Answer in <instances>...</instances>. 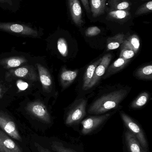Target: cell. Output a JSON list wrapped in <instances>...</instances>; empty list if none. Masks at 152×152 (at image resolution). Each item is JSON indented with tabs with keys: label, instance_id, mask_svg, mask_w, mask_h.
<instances>
[{
	"label": "cell",
	"instance_id": "6da1fadb",
	"mask_svg": "<svg viewBox=\"0 0 152 152\" xmlns=\"http://www.w3.org/2000/svg\"><path fill=\"white\" fill-rule=\"evenodd\" d=\"M127 94V90L120 89L104 95L91 104L88 110V113L98 115L115 109Z\"/></svg>",
	"mask_w": 152,
	"mask_h": 152
},
{
	"label": "cell",
	"instance_id": "7a4b0ae2",
	"mask_svg": "<svg viewBox=\"0 0 152 152\" xmlns=\"http://www.w3.org/2000/svg\"><path fill=\"white\" fill-rule=\"evenodd\" d=\"M42 30L29 23L0 22V31L16 35L37 38L42 35Z\"/></svg>",
	"mask_w": 152,
	"mask_h": 152
},
{
	"label": "cell",
	"instance_id": "3957f363",
	"mask_svg": "<svg viewBox=\"0 0 152 152\" xmlns=\"http://www.w3.org/2000/svg\"><path fill=\"white\" fill-rule=\"evenodd\" d=\"M120 116L123 122L129 132L132 133L138 140L145 152H149L148 143L144 132L141 127L127 114L120 113Z\"/></svg>",
	"mask_w": 152,
	"mask_h": 152
},
{
	"label": "cell",
	"instance_id": "277c9868",
	"mask_svg": "<svg viewBox=\"0 0 152 152\" xmlns=\"http://www.w3.org/2000/svg\"><path fill=\"white\" fill-rule=\"evenodd\" d=\"M87 101L80 99L76 101L69 111L65 121L67 126H71L78 124L86 114Z\"/></svg>",
	"mask_w": 152,
	"mask_h": 152
},
{
	"label": "cell",
	"instance_id": "5b68a950",
	"mask_svg": "<svg viewBox=\"0 0 152 152\" xmlns=\"http://www.w3.org/2000/svg\"><path fill=\"white\" fill-rule=\"evenodd\" d=\"M110 116L109 113L87 118L81 122V133L84 135L89 134L103 124Z\"/></svg>",
	"mask_w": 152,
	"mask_h": 152
},
{
	"label": "cell",
	"instance_id": "8992f818",
	"mask_svg": "<svg viewBox=\"0 0 152 152\" xmlns=\"http://www.w3.org/2000/svg\"><path fill=\"white\" fill-rule=\"evenodd\" d=\"M6 77L7 79L22 78L32 81H37L38 80V75L34 67L28 66L10 70L7 73Z\"/></svg>",
	"mask_w": 152,
	"mask_h": 152
},
{
	"label": "cell",
	"instance_id": "52a82bcc",
	"mask_svg": "<svg viewBox=\"0 0 152 152\" xmlns=\"http://www.w3.org/2000/svg\"><path fill=\"white\" fill-rule=\"evenodd\" d=\"M27 110L30 114L43 122L47 124L51 122V118L44 104L40 102H34L28 104Z\"/></svg>",
	"mask_w": 152,
	"mask_h": 152
},
{
	"label": "cell",
	"instance_id": "ba28073f",
	"mask_svg": "<svg viewBox=\"0 0 152 152\" xmlns=\"http://www.w3.org/2000/svg\"><path fill=\"white\" fill-rule=\"evenodd\" d=\"M112 58L111 54H106L102 58L101 61L95 69L92 80L87 88V89L92 88L97 84L102 76L105 74Z\"/></svg>",
	"mask_w": 152,
	"mask_h": 152
},
{
	"label": "cell",
	"instance_id": "9c48e42d",
	"mask_svg": "<svg viewBox=\"0 0 152 152\" xmlns=\"http://www.w3.org/2000/svg\"><path fill=\"white\" fill-rule=\"evenodd\" d=\"M0 127L11 137L18 141L21 140L15 123L7 116L0 114Z\"/></svg>",
	"mask_w": 152,
	"mask_h": 152
},
{
	"label": "cell",
	"instance_id": "30bf717a",
	"mask_svg": "<svg viewBox=\"0 0 152 152\" xmlns=\"http://www.w3.org/2000/svg\"><path fill=\"white\" fill-rule=\"evenodd\" d=\"M68 3L72 20L77 26H81L83 20L82 8L79 0H68Z\"/></svg>",
	"mask_w": 152,
	"mask_h": 152
},
{
	"label": "cell",
	"instance_id": "8fae6325",
	"mask_svg": "<svg viewBox=\"0 0 152 152\" xmlns=\"http://www.w3.org/2000/svg\"><path fill=\"white\" fill-rule=\"evenodd\" d=\"M39 78L43 90L47 93L51 92L52 86L51 77L47 69L40 64H37Z\"/></svg>",
	"mask_w": 152,
	"mask_h": 152
},
{
	"label": "cell",
	"instance_id": "7c38bea8",
	"mask_svg": "<svg viewBox=\"0 0 152 152\" xmlns=\"http://www.w3.org/2000/svg\"><path fill=\"white\" fill-rule=\"evenodd\" d=\"M0 139L4 152H22L15 142L1 130H0Z\"/></svg>",
	"mask_w": 152,
	"mask_h": 152
},
{
	"label": "cell",
	"instance_id": "4fadbf2b",
	"mask_svg": "<svg viewBox=\"0 0 152 152\" xmlns=\"http://www.w3.org/2000/svg\"><path fill=\"white\" fill-rule=\"evenodd\" d=\"M78 70H69L64 69L60 76V80L62 86L63 88L69 86L76 79L78 74Z\"/></svg>",
	"mask_w": 152,
	"mask_h": 152
},
{
	"label": "cell",
	"instance_id": "5bb4252c",
	"mask_svg": "<svg viewBox=\"0 0 152 152\" xmlns=\"http://www.w3.org/2000/svg\"><path fill=\"white\" fill-rule=\"evenodd\" d=\"M125 139L129 152H145L135 137L129 131L125 133Z\"/></svg>",
	"mask_w": 152,
	"mask_h": 152
},
{
	"label": "cell",
	"instance_id": "9a60e30c",
	"mask_svg": "<svg viewBox=\"0 0 152 152\" xmlns=\"http://www.w3.org/2000/svg\"><path fill=\"white\" fill-rule=\"evenodd\" d=\"M130 60L120 57L107 69H108L104 78L108 77L122 70L129 63Z\"/></svg>",
	"mask_w": 152,
	"mask_h": 152
},
{
	"label": "cell",
	"instance_id": "2e32d148",
	"mask_svg": "<svg viewBox=\"0 0 152 152\" xmlns=\"http://www.w3.org/2000/svg\"><path fill=\"white\" fill-rule=\"evenodd\" d=\"M101 60L102 58H100L95 62L89 65L88 67L87 68L85 73L84 75V79H83V90H87V87L89 86L92 80L95 69L100 64Z\"/></svg>",
	"mask_w": 152,
	"mask_h": 152
},
{
	"label": "cell",
	"instance_id": "e0dca14e",
	"mask_svg": "<svg viewBox=\"0 0 152 152\" xmlns=\"http://www.w3.org/2000/svg\"><path fill=\"white\" fill-rule=\"evenodd\" d=\"M22 0H0V8L6 11L16 13L19 10Z\"/></svg>",
	"mask_w": 152,
	"mask_h": 152
},
{
	"label": "cell",
	"instance_id": "ac0fdd59",
	"mask_svg": "<svg viewBox=\"0 0 152 152\" xmlns=\"http://www.w3.org/2000/svg\"><path fill=\"white\" fill-rule=\"evenodd\" d=\"M26 62V60L23 57H12L3 59L0 61V65L5 68L17 67Z\"/></svg>",
	"mask_w": 152,
	"mask_h": 152
},
{
	"label": "cell",
	"instance_id": "d6986e66",
	"mask_svg": "<svg viewBox=\"0 0 152 152\" xmlns=\"http://www.w3.org/2000/svg\"><path fill=\"white\" fill-rule=\"evenodd\" d=\"M106 0H90L91 11L94 17H98L104 12Z\"/></svg>",
	"mask_w": 152,
	"mask_h": 152
},
{
	"label": "cell",
	"instance_id": "ffe728a7",
	"mask_svg": "<svg viewBox=\"0 0 152 152\" xmlns=\"http://www.w3.org/2000/svg\"><path fill=\"white\" fill-rule=\"evenodd\" d=\"M125 40V35L119 34L107 39V49L108 50H114L118 49L123 43Z\"/></svg>",
	"mask_w": 152,
	"mask_h": 152
},
{
	"label": "cell",
	"instance_id": "44dd1931",
	"mask_svg": "<svg viewBox=\"0 0 152 152\" xmlns=\"http://www.w3.org/2000/svg\"><path fill=\"white\" fill-rule=\"evenodd\" d=\"M135 76L140 79L152 80V65H147L138 69L135 73Z\"/></svg>",
	"mask_w": 152,
	"mask_h": 152
},
{
	"label": "cell",
	"instance_id": "7402d4cb",
	"mask_svg": "<svg viewBox=\"0 0 152 152\" xmlns=\"http://www.w3.org/2000/svg\"><path fill=\"white\" fill-rule=\"evenodd\" d=\"M149 94L146 92L141 93L130 104L132 109H138L144 106L149 99Z\"/></svg>",
	"mask_w": 152,
	"mask_h": 152
},
{
	"label": "cell",
	"instance_id": "603a6c76",
	"mask_svg": "<svg viewBox=\"0 0 152 152\" xmlns=\"http://www.w3.org/2000/svg\"><path fill=\"white\" fill-rule=\"evenodd\" d=\"M113 10H128L130 9V4L125 0H114L112 3Z\"/></svg>",
	"mask_w": 152,
	"mask_h": 152
},
{
	"label": "cell",
	"instance_id": "cb8c5ba5",
	"mask_svg": "<svg viewBox=\"0 0 152 152\" xmlns=\"http://www.w3.org/2000/svg\"><path fill=\"white\" fill-rule=\"evenodd\" d=\"M108 15L112 18L120 20L127 18L130 15V13L128 10H112Z\"/></svg>",
	"mask_w": 152,
	"mask_h": 152
},
{
	"label": "cell",
	"instance_id": "d4e9b609",
	"mask_svg": "<svg viewBox=\"0 0 152 152\" xmlns=\"http://www.w3.org/2000/svg\"><path fill=\"white\" fill-rule=\"evenodd\" d=\"M57 48L62 56L66 57L68 55V46L67 41L62 37H60L57 41Z\"/></svg>",
	"mask_w": 152,
	"mask_h": 152
},
{
	"label": "cell",
	"instance_id": "484cf974",
	"mask_svg": "<svg viewBox=\"0 0 152 152\" xmlns=\"http://www.w3.org/2000/svg\"><path fill=\"white\" fill-rule=\"evenodd\" d=\"M53 151L55 152H76L70 148L64 146L62 143L59 142H53L51 144Z\"/></svg>",
	"mask_w": 152,
	"mask_h": 152
},
{
	"label": "cell",
	"instance_id": "4316f807",
	"mask_svg": "<svg viewBox=\"0 0 152 152\" xmlns=\"http://www.w3.org/2000/svg\"><path fill=\"white\" fill-rule=\"evenodd\" d=\"M127 40L129 42L132 49L135 54L137 53L139 51L140 47V39L138 36L136 34L133 35L129 37Z\"/></svg>",
	"mask_w": 152,
	"mask_h": 152
},
{
	"label": "cell",
	"instance_id": "83f0119b",
	"mask_svg": "<svg viewBox=\"0 0 152 152\" xmlns=\"http://www.w3.org/2000/svg\"><path fill=\"white\" fill-rule=\"evenodd\" d=\"M152 11V1H150L141 5L136 11V15H141L151 12Z\"/></svg>",
	"mask_w": 152,
	"mask_h": 152
},
{
	"label": "cell",
	"instance_id": "f1b7e54d",
	"mask_svg": "<svg viewBox=\"0 0 152 152\" xmlns=\"http://www.w3.org/2000/svg\"><path fill=\"white\" fill-rule=\"evenodd\" d=\"M135 55L134 52L132 50L127 49H121V52L120 57L126 60H130Z\"/></svg>",
	"mask_w": 152,
	"mask_h": 152
},
{
	"label": "cell",
	"instance_id": "f546056e",
	"mask_svg": "<svg viewBox=\"0 0 152 152\" xmlns=\"http://www.w3.org/2000/svg\"><path fill=\"white\" fill-rule=\"evenodd\" d=\"M101 30L100 28L96 26L90 27L86 30L85 35L87 37L95 36L101 33Z\"/></svg>",
	"mask_w": 152,
	"mask_h": 152
},
{
	"label": "cell",
	"instance_id": "4dcf8cb0",
	"mask_svg": "<svg viewBox=\"0 0 152 152\" xmlns=\"http://www.w3.org/2000/svg\"><path fill=\"white\" fill-rule=\"evenodd\" d=\"M17 86L20 90H26L29 86L27 82H24L20 80L17 81Z\"/></svg>",
	"mask_w": 152,
	"mask_h": 152
},
{
	"label": "cell",
	"instance_id": "1f68e13d",
	"mask_svg": "<svg viewBox=\"0 0 152 152\" xmlns=\"http://www.w3.org/2000/svg\"><path fill=\"white\" fill-rule=\"evenodd\" d=\"M35 146L38 152H51L48 149L44 148L37 143H35Z\"/></svg>",
	"mask_w": 152,
	"mask_h": 152
},
{
	"label": "cell",
	"instance_id": "d6a6232c",
	"mask_svg": "<svg viewBox=\"0 0 152 152\" xmlns=\"http://www.w3.org/2000/svg\"><path fill=\"white\" fill-rule=\"evenodd\" d=\"M81 1L87 11L88 12H90V8H89L88 0H81Z\"/></svg>",
	"mask_w": 152,
	"mask_h": 152
},
{
	"label": "cell",
	"instance_id": "836d02e7",
	"mask_svg": "<svg viewBox=\"0 0 152 152\" xmlns=\"http://www.w3.org/2000/svg\"><path fill=\"white\" fill-rule=\"evenodd\" d=\"M0 152H4L2 147L1 142V139H0Z\"/></svg>",
	"mask_w": 152,
	"mask_h": 152
},
{
	"label": "cell",
	"instance_id": "e575fe53",
	"mask_svg": "<svg viewBox=\"0 0 152 152\" xmlns=\"http://www.w3.org/2000/svg\"><path fill=\"white\" fill-rule=\"evenodd\" d=\"M1 88H0V97L1 96Z\"/></svg>",
	"mask_w": 152,
	"mask_h": 152
},
{
	"label": "cell",
	"instance_id": "d590c367",
	"mask_svg": "<svg viewBox=\"0 0 152 152\" xmlns=\"http://www.w3.org/2000/svg\"><path fill=\"white\" fill-rule=\"evenodd\" d=\"M142 1H149V0H142ZM150 1H151V0H150Z\"/></svg>",
	"mask_w": 152,
	"mask_h": 152
}]
</instances>
